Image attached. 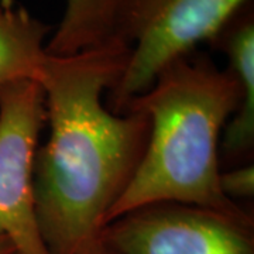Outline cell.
<instances>
[{"label":"cell","mask_w":254,"mask_h":254,"mask_svg":"<svg viewBox=\"0 0 254 254\" xmlns=\"http://www.w3.org/2000/svg\"><path fill=\"white\" fill-rule=\"evenodd\" d=\"M47 122L46 96L34 81L0 88V233L16 254H50L38 229L33 165Z\"/></svg>","instance_id":"5b68a950"},{"label":"cell","mask_w":254,"mask_h":254,"mask_svg":"<svg viewBox=\"0 0 254 254\" xmlns=\"http://www.w3.org/2000/svg\"><path fill=\"white\" fill-rule=\"evenodd\" d=\"M220 190L227 199H245L254 195V168L253 165L239 167L236 170L222 173L219 175Z\"/></svg>","instance_id":"ba28073f"},{"label":"cell","mask_w":254,"mask_h":254,"mask_svg":"<svg viewBox=\"0 0 254 254\" xmlns=\"http://www.w3.org/2000/svg\"><path fill=\"white\" fill-rule=\"evenodd\" d=\"M119 43L66 57L50 55L41 88L50 137L37 148L33 192L50 254H81L131 182L150 136V119L110 112L102 102L126 68Z\"/></svg>","instance_id":"6da1fadb"},{"label":"cell","mask_w":254,"mask_h":254,"mask_svg":"<svg viewBox=\"0 0 254 254\" xmlns=\"http://www.w3.org/2000/svg\"><path fill=\"white\" fill-rule=\"evenodd\" d=\"M0 254H16V249L6 235L0 233Z\"/></svg>","instance_id":"9c48e42d"},{"label":"cell","mask_w":254,"mask_h":254,"mask_svg":"<svg viewBox=\"0 0 254 254\" xmlns=\"http://www.w3.org/2000/svg\"><path fill=\"white\" fill-rule=\"evenodd\" d=\"M249 0H116L113 41L130 48L126 68L109 91L115 113L145 92L164 66L213 41Z\"/></svg>","instance_id":"3957f363"},{"label":"cell","mask_w":254,"mask_h":254,"mask_svg":"<svg viewBox=\"0 0 254 254\" xmlns=\"http://www.w3.org/2000/svg\"><path fill=\"white\" fill-rule=\"evenodd\" d=\"M229 68L208 55L180 57L164 66L153 85L127 103L150 119L143 160L125 193L105 219L158 202H180L250 216L227 199L219 185V138L223 151L239 158L254 143V40L230 37L223 47ZM103 225V226H105Z\"/></svg>","instance_id":"7a4b0ae2"},{"label":"cell","mask_w":254,"mask_h":254,"mask_svg":"<svg viewBox=\"0 0 254 254\" xmlns=\"http://www.w3.org/2000/svg\"><path fill=\"white\" fill-rule=\"evenodd\" d=\"M98 242L112 254H254L253 218L158 202L110 220Z\"/></svg>","instance_id":"277c9868"},{"label":"cell","mask_w":254,"mask_h":254,"mask_svg":"<svg viewBox=\"0 0 254 254\" xmlns=\"http://www.w3.org/2000/svg\"><path fill=\"white\" fill-rule=\"evenodd\" d=\"M51 27L13 0H0V88L18 81L41 83Z\"/></svg>","instance_id":"8992f818"},{"label":"cell","mask_w":254,"mask_h":254,"mask_svg":"<svg viewBox=\"0 0 254 254\" xmlns=\"http://www.w3.org/2000/svg\"><path fill=\"white\" fill-rule=\"evenodd\" d=\"M81 254H112L110 252H108L103 246L100 245L99 242L96 240L91 247H88L86 250H83Z\"/></svg>","instance_id":"30bf717a"},{"label":"cell","mask_w":254,"mask_h":254,"mask_svg":"<svg viewBox=\"0 0 254 254\" xmlns=\"http://www.w3.org/2000/svg\"><path fill=\"white\" fill-rule=\"evenodd\" d=\"M116 0H66L64 17L47 43V54L66 57L113 41Z\"/></svg>","instance_id":"52a82bcc"}]
</instances>
